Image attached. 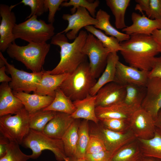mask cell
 <instances>
[{"instance_id": "7", "label": "cell", "mask_w": 161, "mask_h": 161, "mask_svg": "<svg viewBox=\"0 0 161 161\" xmlns=\"http://www.w3.org/2000/svg\"><path fill=\"white\" fill-rule=\"evenodd\" d=\"M30 114L24 107L14 115L0 117V134L10 142L21 145L30 130Z\"/></svg>"}, {"instance_id": "46", "label": "cell", "mask_w": 161, "mask_h": 161, "mask_svg": "<svg viewBox=\"0 0 161 161\" xmlns=\"http://www.w3.org/2000/svg\"><path fill=\"white\" fill-rule=\"evenodd\" d=\"M5 66L0 68V82L2 83L10 82L12 80L11 78L9 77L5 73Z\"/></svg>"}, {"instance_id": "34", "label": "cell", "mask_w": 161, "mask_h": 161, "mask_svg": "<svg viewBox=\"0 0 161 161\" xmlns=\"http://www.w3.org/2000/svg\"><path fill=\"white\" fill-rule=\"evenodd\" d=\"M56 113L54 111L42 109L30 114V129L43 132L46 125L55 117Z\"/></svg>"}, {"instance_id": "32", "label": "cell", "mask_w": 161, "mask_h": 161, "mask_svg": "<svg viewBox=\"0 0 161 161\" xmlns=\"http://www.w3.org/2000/svg\"><path fill=\"white\" fill-rule=\"evenodd\" d=\"M88 121L83 120L79 125L76 150L74 157L77 159H84L90 137Z\"/></svg>"}, {"instance_id": "3", "label": "cell", "mask_w": 161, "mask_h": 161, "mask_svg": "<svg viewBox=\"0 0 161 161\" xmlns=\"http://www.w3.org/2000/svg\"><path fill=\"white\" fill-rule=\"evenodd\" d=\"M50 47V44L47 42H31L26 45L20 46L14 41L6 51L10 57L21 62L33 72L37 73L43 70Z\"/></svg>"}, {"instance_id": "9", "label": "cell", "mask_w": 161, "mask_h": 161, "mask_svg": "<svg viewBox=\"0 0 161 161\" xmlns=\"http://www.w3.org/2000/svg\"><path fill=\"white\" fill-rule=\"evenodd\" d=\"M6 70L12 78L9 85L13 92H35L42 78L43 69L40 72L29 73L19 70L9 63L4 57Z\"/></svg>"}, {"instance_id": "19", "label": "cell", "mask_w": 161, "mask_h": 161, "mask_svg": "<svg viewBox=\"0 0 161 161\" xmlns=\"http://www.w3.org/2000/svg\"><path fill=\"white\" fill-rule=\"evenodd\" d=\"M75 119L71 114L57 112L55 117L46 125L43 132L52 138L62 139Z\"/></svg>"}, {"instance_id": "42", "label": "cell", "mask_w": 161, "mask_h": 161, "mask_svg": "<svg viewBox=\"0 0 161 161\" xmlns=\"http://www.w3.org/2000/svg\"><path fill=\"white\" fill-rule=\"evenodd\" d=\"M113 154L106 150L94 153L86 154L84 159L86 161H111Z\"/></svg>"}, {"instance_id": "11", "label": "cell", "mask_w": 161, "mask_h": 161, "mask_svg": "<svg viewBox=\"0 0 161 161\" xmlns=\"http://www.w3.org/2000/svg\"><path fill=\"white\" fill-rule=\"evenodd\" d=\"M130 124V130L137 139L148 140L154 136L156 128L154 120L141 107L134 112Z\"/></svg>"}, {"instance_id": "37", "label": "cell", "mask_w": 161, "mask_h": 161, "mask_svg": "<svg viewBox=\"0 0 161 161\" xmlns=\"http://www.w3.org/2000/svg\"><path fill=\"white\" fill-rule=\"evenodd\" d=\"M99 121L104 127L113 131L123 133L130 130V120L103 118Z\"/></svg>"}, {"instance_id": "12", "label": "cell", "mask_w": 161, "mask_h": 161, "mask_svg": "<svg viewBox=\"0 0 161 161\" xmlns=\"http://www.w3.org/2000/svg\"><path fill=\"white\" fill-rule=\"evenodd\" d=\"M62 18L68 21V25L65 29L58 33H66V37L70 40H75L82 28L89 25L95 26L98 22L97 20L93 17L86 8L82 7L77 8L73 14H64Z\"/></svg>"}, {"instance_id": "27", "label": "cell", "mask_w": 161, "mask_h": 161, "mask_svg": "<svg viewBox=\"0 0 161 161\" xmlns=\"http://www.w3.org/2000/svg\"><path fill=\"white\" fill-rule=\"evenodd\" d=\"M144 157L161 159V130L156 127L153 137L148 140L137 139Z\"/></svg>"}, {"instance_id": "25", "label": "cell", "mask_w": 161, "mask_h": 161, "mask_svg": "<svg viewBox=\"0 0 161 161\" xmlns=\"http://www.w3.org/2000/svg\"><path fill=\"white\" fill-rule=\"evenodd\" d=\"M144 158L137 139L117 151L113 155L111 161H143Z\"/></svg>"}, {"instance_id": "15", "label": "cell", "mask_w": 161, "mask_h": 161, "mask_svg": "<svg viewBox=\"0 0 161 161\" xmlns=\"http://www.w3.org/2000/svg\"><path fill=\"white\" fill-rule=\"evenodd\" d=\"M146 93L141 107L148 112L155 120L161 109V78H148Z\"/></svg>"}, {"instance_id": "47", "label": "cell", "mask_w": 161, "mask_h": 161, "mask_svg": "<svg viewBox=\"0 0 161 161\" xmlns=\"http://www.w3.org/2000/svg\"><path fill=\"white\" fill-rule=\"evenodd\" d=\"M151 35L155 40L161 46V28L154 30Z\"/></svg>"}, {"instance_id": "17", "label": "cell", "mask_w": 161, "mask_h": 161, "mask_svg": "<svg viewBox=\"0 0 161 161\" xmlns=\"http://www.w3.org/2000/svg\"><path fill=\"white\" fill-rule=\"evenodd\" d=\"M132 24L122 30V31L129 35L141 34L151 35L156 29L161 28V20L151 19L144 14L142 15L135 12L131 15Z\"/></svg>"}, {"instance_id": "39", "label": "cell", "mask_w": 161, "mask_h": 161, "mask_svg": "<svg viewBox=\"0 0 161 161\" xmlns=\"http://www.w3.org/2000/svg\"><path fill=\"white\" fill-rule=\"evenodd\" d=\"M106 150L103 142L98 136L90 134L86 154L94 153Z\"/></svg>"}, {"instance_id": "45", "label": "cell", "mask_w": 161, "mask_h": 161, "mask_svg": "<svg viewBox=\"0 0 161 161\" xmlns=\"http://www.w3.org/2000/svg\"><path fill=\"white\" fill-rule=\"evenodd\" d=\"M10 141L6 138L0 134V158L5 154L6 147Z\"/></svg>"}, {"instance_id": "21", "label": "cell", "mask_w": 161, "mask_h": 161, "mask_svg": "<svg viewBox=\"0 0 161 161\" xmlns=\"http://www.w3.org/2000/svg\"><path fill=\"white\" fill-rule=\"evenodd\" d=\"M135 111L123 101L109 106L95 108L96 116L99 120L103 118L130 120Z\"/></svg>"}, {"instance_id": "28", "label": "cell", "mask_w": 161, "mask_h": 161, "mask_svg": "<svg viewBox=\"0 0 161 161\" xmlns=\"http://www.w3.org/2000/svg\"><path fill=\"white\" fill-rule=\"evenodd\" d=\"M125 87L126 94L123 102L135 110L141 108L146 94V86L130 84Z\"/></svg>"}, {"instance_id": "38", "label": "cell", "mask_w": 161, "mask_h": 161, "mask_svg": "<svg viewBox=\"0 0 161 161\" xmlns=\"http://www.w3.org/2000/svg\"><path fill=\"white\" fill-rule=\"evenodd\" d=\"M19 3L28 6L31 8L30 14L27 18V19L34 15L37 16H41L44 12H47L45 6L44 0H23Z\"/></svg>"}, {"instance_id": "5", "label": "cell", "mask_w": 161, "mask_h": 161, "mask_svg": "<svg viewBox=\"0 0 161 161\" xmlns=\"http://www.w3.org/2000/svg\"><path fill=\"white\" fill-rule=\"evenodd\" d=\"M54 30L53 24H47L34 15L23 22L16 24L13 33L15 39L20 38L28 43H43L52 38L55 35Z\"/></svg>"}, {"instance_id": "2", "label": "cell", "mask_w": 161, "mask_h": 161, "mask_svg": "<svg viewBox=\"0 0 161 161\" xmlns=\"http://www.w3.org/2000/svg\"><path fill=\"white\" fill-rule=\"evenodd\" d=\"M88 34L86 31L80 30L74 41L69 43L64 34L58 33L51 38L50 43L60 48V60L57 65L51 70L46 71L51 75L71 74L83 62L87 56L82 49Z\"/></svg>"}, {"instance_id": "36", "label": "cell", "mask_w": 161, "mask_h": 161, "mask_svg": "<svg viewBox=\"0 0 161 161\" xmlns=\"http://www.w3.org/2000/svg\"><path fill=\"white\" fill-rule=\"evenodd\" d=\"M67 0L63 2L61 5L62 7H68L72 6L73 7L70 10L72 14L74 13L76 11L77 8L82 7L86 8L89 12L90 15L95 18L96 8L99 6L100 1L96 0L93 2H90L87 0H70L69 1Z\"/></svg>"}, {"instance_id": "20", "label": "cell", "mask_w": 161, "mask_h": 161, "mask_svg": "<svg viewBox=\"0 0 161 161\" xmlns=\"http://www.w3.org/2000/svg\"><path fill=\"white\" fill-rule=\"evenodd\" d=\"M13 92L14 95L21 101L26 110L32 114L49 105L54 97L47 95H42L35 93L30 94L24 92Z\"/></svg>"}, {"instance_id": "44", "label": "cell", "mask_w": 161, "mask_h": 161, "mask_svg": "<svg viewBox=\"0 0 161 161\" xmlns=\"http://www.w3.org/2000/svg\"><path fill=\"white\" fill-rule=\"evenodd\" d=\"M135 1L137 4L135 6V10H138L142 14L143 12L146 13L148 7L149 0H136Z\"/></svg>"}, {"instance_id": "43", "label": "cell", "mask_w": 161, "mask_h": 161, "mask_svg": "<svg viewBox=\"0 0 161 161\" xmlns=\"http://www.w3.org/2000/svg\"><path fill=\"white\" fill-rule=\"evenodd\" d=\"M148 78H161V56L155 57L152 68L149 72Z\"/></svg>"}, {"instance_id": "14", "label": "cell", "mask_w": 161, "mask_h": 161, "mask_svg": "<svg viewBox=\"0 0 161 161\" xmlns=\"http://www.w3.org/2000/svg\"><path fill=\"white\" fill-rule=\"evenodd\" d=\"M149 72L126 65L118 61L116 66L114 82L124 86L134 84L146 86Z\"/></svg>"}, {"instance_id": "50", "label": "cell", "mask_w": 161, "mask_h": 161, "mask_svg": "<svg viewBox=\"0 0 161 161\" xmlns=\"http://www.w3.org/2000/svg\"><path fill=\"white\" fill-rule=\"evenodd\" d=\"M143 161H161V159L154 157H144Z\"/></svg>"}, {"instance_id": "31", "label": "cell", "mask_w": 161, "mask_h": 161, "mask_svg": "<svg viewBox=\"0 0 161 161\" xmlns=\"http://www.w3.org/2000/svg\"><path fill=\"white\" fill-rule=\"evenodd\" d=\"M106 4L114 16L115 25L117 29L122 30L127 26L125 21V14L129 5L130 0H106Z\"/></svg>"}, {"instance_id": "18", "label": "cell", "mask_w": 161, "mask_h": 161, "mask_svg": "<svg viewBox=\"0 0 161 161\" xmlns=\"http://www.w3.org/2000/svg\"><path fill=\"white\" fill-rule=\"evenodd\" d=\"M24 107L21 100L13 94L8 83H2L0 86V117L15 114Z\"/></svg>"}, {"instance_id": "49", "label": "cell", "mask_w": 161, "mask_h": 161, "mask_svg": "<svg viewBox=\"0 0 161 161\" xmlns=\"http://www.w3.org/2000/svg\"><path fill=\"white\" fill-rule=\"evenodd\" d=\"M64 161H86L84 159H77L74 157H66Z\"/></svg>"}, {"instance_id": "1", "label": "cell", "mask_w": 161, "mask_h": 161, "mask_svg": "<svg viewBox=\"0 0 161 161\" xmlns=\"http://www.w3.org/2000/svg\"><path fill=\"white\" fill-rule=\"evenodd\" d=\"M130 38L120 42V51L129 66L140 70L149 71L155 56L161 53V46L151 35L134 34Z\"/></svg>"}, {"instance_id": "35", "label": "cell", "mask_w": 161, "mask_h": 161, "mask_svg": "<svg viewBox=\"0 0 161 161\" xmlns=\"http://www.w3.org/2000/svg\"><path fill=\"white\" fill-rule=\"evenodd\" d=\"M19 145L10 142L7 145L5 154L0 158V161H27L31 159V154L28 155L23 152Z\"/></svg>"}, {"instance_id": "30", "label": "cell", "mask_w": 161, "mask_h": 161, "mask_svg": "<svg viewBox=\"0 0 161 161\" xmlns=\"http://www.w3.org/2000/svg\"><path fill=\"white\" fill-rule=\"evenodd\" d=\"M43 110L62 112L71 115L75 112V108L73 101L59 88L55 91L52 102Z\"/></svg>"}, {"instance_id": "16", "label": "cell", "mask_w": 161, "mask_h": 161, "mask_svg": "<svg viewBox=\"0 0 161 161\" xmlns=\"http://www.w3.org/2000/svg\"><path fill=\"white\" fill-rule=\"evenodd\" d=\"M126 94L125 86L114 81L108 83L97 93L96 107L107 106L123 102Z\"/></svg>"}, {"instance_id": "40", "label": "cell", "mask_w": 161, "mask_h": 161, "mask_svg": "<svg viewBox=\"0 0 161 161\" xmlns=\"http://www.w3.org/2000/svg\"><path fill=\"white\" fill-rule=\"evenodd\" d=\"M66 0H44L46 10H49L48 21L49 23L53 24L55 21V15L62 3Z\"/></svg>"}, {"instance_id": "13", "label": "cell", "mask_w": 161, "mask_h": 161, "mask_svg": "<svg viewBox=\"0 0 161 161\" xmlns=\"http://www.w3.org/2000/svg\"><path fill=\"white\" fill-rule=\"evenodd\" d=\"M13 5L1 4L0 15L1 17L0 24V50L4 52L9 46L15 41L13 33L16 24V18L14 13L12 11Z\"/></svg>"}, {"instance_id": "29", "label": "cell", "mask_w": 161, "mask_h": 161, "mask_svg": "<svg viewBox=\"0 0 161 161\" xmlns=\"http://www.w3.org/2000/svg\"><path fill=\"white\" fill-rule=\"evenodd\" d=\"M80 122V119H75L62 139L66 157H74L75 156Z\"/></svg>"}, {"instance_id": "24", "label": "cell", "mask_w": 161, "mask_h": 161, "mask_svg": "<svg viewBox=\"0 0 161 161\" xmlns=\"http://www.w3.org/2000/svg\"><path fill=\"white\" fill-rule=\"evenodd\" d=\"M118 61L119 57L117 52L109 53L104 71L95 85L91 89L89 92L90 95H95L98 91L104 86L110 82L114 81L116 66Z\"/></svg>"}, {"instance_id": "8", "label": "cell", "mask_w": 161, "mask_h": 161, "mask_svg": "<svg viewBox=\"0 0 161 161\" xmlns=\"http://www.w3.org/2000/svg\"><path fill=\"white\" fill-rule=\"evenodd\" d=\"M82 51L89 58V66L92 75L95 78H98L106 67L110 51L104 47L93 35L89 33Z\"/></svg>"}, {"instance_id": "6", "label": "cell", "mask_w": 161, "mask_h": 161, "mask_svg": "<svg viewBox=\"0 0 161 161\" xmlns=\"http://www.w3.org/2000/svg\"><path fill=\"white\" fill-rule=\"evenodd\" d=\"M21 145L32 150V159L38 158L43 151L47 150L53 152L57 161H64L66 157L62 139L52 138L43 132L30 129Z\"/></svg>"}, {"instance_id": "22", "label": "cell", "mask_w": 161, "mask_h": 161, "mask_svg": "<svg viewBox=\"0 0 161 161\" xmlns=\"http://www.w3.org/2000/svg\"><path fill=\"white\" fill-rule=\"evenodd\" d=\"M96 95H88L85 98L73 101L75 108V112L71 115L74 119H83L98 123L99 120L95 113Z\"/></svg>"}, {"instance_id": "48", "label": "cell", "mask_w": 161, "mask_h": 161, "mask_svg": "<svg viewBox=\"0 0 161 161\" xmlns=\"http://www.w3.org/2000/svg\"><path fill=\"white\" fill-rule=\"evenodd\" d=\"M154 122L156 127L161 130V109L159 111Z\"/></svg>"}, {"instance_id": "26", "label": "cell", "mask_w": 161, "mask_h": 161, "mask_svg": "<svg viewBox=\"0 0 161 161\" xmlns=\"http://www.w3.org/2000/svg\"><path fill=\"white\" fill-rule=\"evenodd\" d=\"M95 18L98 22L94 26L95 27L104 31L107 35L116 38L120 42L130 38L129 35L119 32L112 25L110 22V15L104 10L99 9L96 13Z\"/></svg>"}, {"instance_id": "23", "label": "cell", "mask_w": 161, "mask_h": 161, "mask_svg": "<svg viewBox=\"0 0 161 161\" xmlns=\"http://www.w3.org/2000/svg\"><path fill=\"white\" fill-rule=\"evenodd\" d=\"M69 74L51 75L43 69L42 78L34 93L54 97L55 91L59 88Z\"/></svg>"}, {"instance_id": "33", "label": "cell", "mask_w": 161, "mask_h": 161, "mask_svg": "<svg viewBox=\"0 0 161 161\" xmlns=\"http://www.w3.org/2000/svg\"><path fill=\"white\" fill-rule=\"evenodd\" d=\"M84 28L98 39L103 47L108 49L111 52H117L122 49L120 42L116 38L107 36L93 25L86 26Z\"/></svg>"}, {"instance_id": "41", "label": "cell", "mask_w": 161, "mask_h": 161, "mask_svg": "<svg viewBox=\"0 0 161 161\" xmlns=\"http://www.w3.org/2000/svg\"><path fill=\"white\" fill-rule=\"evenodd\" d=\"M145 13L150 19L161 20V0H149Z\"/></svg>"}, {"instance_id": "4", "label": "cell", "mask_w": 161, "mask_h": 161, "mask_svg": "<svg viewBox=\"0 0 161 161\" xmlns=\"http://www.w3.org/2000/svg\"><path fill=\"white\" fill-rule=\"evenodd\" d=\"M97 81L91 72L89 63L86 60L69 74L59 88L74 101L83 99L89 95Z\"/></svg>"}, {"instance_id": "10", "label": "cell", "mask_w": 161, "mask_h": 161, "mask_svg": "<svg viewBox=\"0 0 161 161\" xmlns=\"http://www.w3.org/2000/svg\"><path fill=\"white\" fill-rule=\"evenodd\" d=\"M89 127L90 134L98 136L106 150L114 154L123 146L137 139L130 130L125 132H117L106 128L101 123Z\"/></svg>"}]
</instances>
